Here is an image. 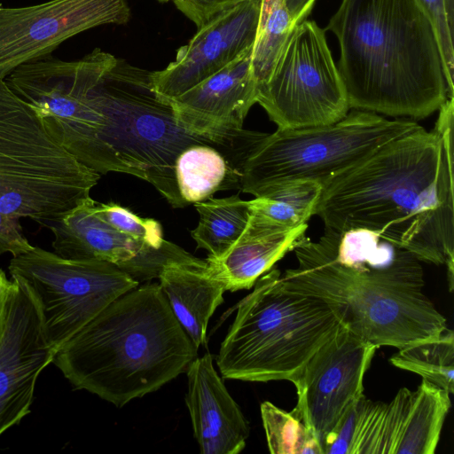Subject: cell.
Masks as SVG:
<instances>
[{"instance_id":"7","label":"cell","mask_w":454,"mask_h":454,"mask_svg":"<svg viewBox=\"0 0 454 454\" xmlns=\"http://www.w3.org/2000/svg\"><path fill=\"white\" fill-rule=\"evenodd\" d=\"M237 306L216 364L223 379L290 380L341 324L331 305L287 286L276 268Z\"/></svg>"},{"instance_id":"12","label":"cell","mask_w":454,"mask_h":454,"mask_svg":"<svg viewBox=\"0 0 454 454\" xmlns=\"http://www.w3.org/2000/svg\"><path fill=\"white\" fill-rule=\"evenodd\" d=\"M126 0H50L0 7V79L16 67L48 57L66 40L88 29L126 24Z\"/></svg>"},{"instance_id":"20","label":"cell","mask_w":454,"mask_h":454,"mask_svg":"<svg viewBox=\"0 0 454 454\" xmlns=\"http://www.w3.org/2000/svg\"><path fill=\"white\" fill-rule=\"evenodd\" d=\"M158 278L174 316L199 348L206 342L210 317L223 301L224 286L209 273L202 259L170 262Z\"/></svg>"},{"instance_id":"16","label":"cell","mask_w":454,"mask_h":454,"mask_svg":"<svg viewBox=\"0 0 454 454\" xmlns=\"http://www.w3.org/2000/svg\"><path fill=\"white\" fill-rule=\"evenodd\" d=\"M262 0H249L223 11L198 28L177 50L176 59L152 73L158 95L176 98L254 46Z\"/></svg>"},{"instance_id":"4","label":"cell","mask_w":454,"mask_h":454,"mask_svg":"<svg viewBox=\"0 0 454 454\" xmlns=\"http://www.w3.org/2000/svg\"><path fill=\"white\" fill-rule=\"evenodd\" d=\"M327 30L350 108L424 119L448 98L438 41L419 0H342Z\"/></svg>"},{"instance_id":"27","label":"cell","mask_w":454,"mask_h":454,"mask_svg":"<svg viewBox=\"0 0 454 454\" xmlns=\"http://www.w3.org/2000/svg\"><path fill=\"white\" fill-rule=\"evenodd\" d=\"M96 211L99 217L118 231L153 247L160 248L168 243L163 239L161 225L155 219L138 216L114 202H97Z\"/></svg>"},{"instance_id":"17","label":"cell","mask_w":454,"mask_h":454,"mask_svg":"<svg viewBox=\"0 0 454 454\" xmlns=\"http://www.w3.org/2000/svg\"><path fill=\"white\" fill-rule=\"evenodd\" d=\"M252 50L170 103L196 129L232 144L257 149L269 133L247 130L244 120L258 100Z\"/></svg>"},{"instance_id":"6","label":"cell","mask_w":454,"mask_h":454,"mask_svg":"<svg viewBox=\"0 0 454 454\" xmlns=\"http://www.w3.org/2000/svg\"><path fill=\"white\" fill-rule=\"evenodd\" d=\"M99 179L48 134L33 108L0 79V255L34 247L20 219L47 226L90 197Z\"/></svg>"},{"instance_id":"31","label":"cell","mask_w":454,"mask_h":454,"mask_svg":"<svg viewBox=\"0 0 454 454\" xmlns=\"http://www.w3.org/2000/svg\"><path fill=\"white\" fill-rule=\"evenodd\" d=\"M10 283L11 280L7 279L4 271L0 269V315L5 302Z\"/></svg>"},{"instance_id":"1","label":"cell","mask_w":454,"mask_h":454,"mask_svg":"<svg viewBox=\"0 0 454 454\" xmlns=\"http://www.w3.org/2000/svg\"><path fill=\"white\" fill-rule=\"evenodd\" d=\"M152 71L115 58L73 76L53 103L46 129L81 163L150 183L175 208L177 156L193 145L216 148L239 172L253 152L200 131L156 93Z\"/></svg>"},{"instance_id":"9","label":"cell","mask_w":454,"mask_h":454,"mask_svg":"<svg viewBox=\"0 0 454 454\" xmlns=\"http://www.w3.org/2000/svg\"><path fill=\"white\" fill-rule=\"evenodd\" d=\"M8 269L29 293L55 352L112 301L139 286L114 263L65 259L38 247L12 256Z\"/></svg>"},{"instance_id":"24","label":"cell","mask_w":454,"mask_h":454,"mask_svg":"<svg viewBox=\"0 0 454 454\" xmlns=\"http://www.w3.org/2000/svg\"><path fill=\"white\" fill-rule=\"evenodd\" d=\"M390 363L412 372L433 385L454 393V333L447 328L439 336L409 344L395 353Z\"/></svg>"},{"instance_id":"5","label":"cell","mask_w":454,"mask_h":454,"mask_svg":"<svg viewBox=\"0 0 454 454\" xmlns=\"http://www.w3.org/2000/svg\"><path fill=\"white\" fill-rule=\"evenodd\" d=\"M197 352L153 283L112 301L56 352L52 363L75 388L121 407L185 372Z\"/></svg>"},{"instance_id":"30","label":"cell","mask_w":454,"mask_h":454,"mask_svg":"<svg viewBox=\"0 0 454 454\" xmlns=\"http://www.w3.org/2000/svg\"><path fill=\"white\" fill-rule=\"evenodd\" d=\"M316 0H286L287 10L294 25H296L309 14Z\"/></svg>"},{"instance_id":"29","label":"cell","mask_w":454,"mask_h":454,"mask_svg":"<svg viewBox=\"0 0 454 454\" xmlns=\"http://www.w3.org/2000/svg\"><path fill=\"white\" fill-rule=\"evenodd\" d=\"M197 27L219 12L249 0H171Z\"/></svg>"},{"instance_id":"22","label":"cell","mask_w":454,"mask_h":454,"mask_svg":"<svg viewBox=\"0 0 454 454\" xmlns=\"http://www.w3.org/2000/svg\"><path fill=\"white\" fill-rule=\"evenodd\" d=\"M322 188L320 184L306 180L276 184L249 200L250 220L274 231L305 224L315 215Z\"/></svg>"},{"instance_id":"13","label":"cell","mask_w":454,"mask_h":454,"mask_svg":"<svg viewBox=\"0 0 454 454\" xmlns=\"http://www.w3.org/2000/svg\"><path fill=\"white\" fill-rule=\"evenodd\" d=\"M377 348L341 325L291 380L295 406L320 442L364 395V377Z\"/></svg>"},{"instance_id":"11","label":"cell","mask_w":454,"mask_h":454,"mask_svg":"<svg viewBox=\"0 0 454 454\" xmlns=\"http://www.w3.org/2000/svg\"><path fill=\"white\" fill-rule=\"evenodd\" d=\"M450 408V394L425 380L389 403L363 395L324 438L323 454H434Z\"/></svg>"},{"instance_id":"15","label":"cell","mask_w":454,"mask_h":454,"mask_svg":"<svg viewBox=\"0 0 454 454\" xmlns=\"http://www.w3.org/2000/svg\"><path fill=\"white\" fill-rule=\"evenodd\" d=\"M88 197L62 217L49 223L53 233L52 247L59 256L69 260H99L115 264L137 281L158 278L170 262H192L197 258L168 241L153 247L108 224Z\"/></svg>"},{"instance_id":"23","label":"cell","mask_w":454,"mask_h":454,"mask_svg":"<svg viewBox=\"0 0 454 454\" xmlns=\"http://www.w3.org/2000/svg\"><path fill=\"white\" fill-rule=\"evenodd\" d=\"M199 213L198 225L191 231L197 248L210 257L223 255L240 237L247 227L251 208L249 200L235 194L225 198H208L194 203Z\"/></svg>"},{"instance_id":"32","label":"cell","mask_w":454,"mask_h":454,"mask_svg":"<svg viewBox=\"0 0 454 454\" xmlns=\"http://www.w3.org/2000/svg\"><path fill=\"white\" fill-rule=\"evenodd\" d=\"M157 1H158V2H160V3H168V2H169L170 0H157Z\"/></svg>"},{"instance_id":"14","label":"cell","mask_w":454,"mask_h":454,"mask_svg":"<svg viewBox=\"0 0 454 454\" xmlns=\"http://www.w3.org/2000/svg\"><path fill=\"white\" fill-rule=\"evenodd\" d=\"M55 354L29 293L12 279L0 315V436L30 412L38 376Z\"/></svg>"},{"instance_id":"25","label":"cell","mask_w":454,"mask_h":454,"mask_svg":"<svg viewBox=\"0 0 454 454\" xmlns=\"http://www.w3.org/2000/svg\"><path fill=\"white\" fill-rule=\"evenodd\" d=\"M286 0H262L251 67L258 90L269 81L294 27ZM259 94V93H258Z\"/></svg>"},{"instance_id":"2","label":"cell","mask_w":454,"mask_h":454,"mask_svg":"<svg viewBox=\"0 0 454 454\" xmlns=\"http://www.w3.org/2000/svg\"><path fill=\"white\" fill-rule=\"evenodd\" d=\"M454 102L433 130L398 137L323 185L315 215L338 231L366 229L454 276Z\"/></svg>"},{"instance_id":"26","label":"cell","mask_w":454,"mask_h":454,"mask_svg":"<svg viewBox=\"0 0 454 454\" xmlns=\"http://www.w3.org/2000/svg\"><path fill=\"white\" fill-rule=\"evenodd\" d=\"M260 409L270 453L323 454L319 438L296 406L286 411L266 401Z\"/></svg>"},{"instance_id":"3","label":"cell","mask_w":454,"mask_h":454,"mask_svg":"<svg viewBox=\"0 0 454 454\" xmlns=\"http://www.w3.org/2000/svg\"><path fill=\"white\" fill-rule=\"evenodd\" d=\"M292 251L298 266L282 280L327 301L344 327L377 348H402L448 328L424 293L420 261L376 232L325 227L318 240L303 235Z\"/></svg>"},{"instance_id":"18","label":"cell","mask_w":454,"mask_h":454,"mask_svg":"<svg viewBox=\"0 0 454 454\" xmlns=\"http://www.w3.org/2000/svg\"><path fill=\"white\" fill-rule=\"evenodd\" d=\"M185 403L193 435L203 454H238L247 444L249 425L217 374L209 353L186 369Z\"/></svg>"},{"instance_id":"21","label":"cell","mask_w":454,"mask_h":454,"mask_svg":"<svg viewBox=\"0 0 454 454\" xmlns=\"http://www.w3.org/2000/svg\"><path fill=\"white\" fill-rule=\"evenodd\" d=\"M175 172L179 194L186 205L206 200L220 190L240 189L241 172L207 145L184 149L176 158Z\"/></svg>"},{"instance_id":"19","label":"cell","mask_w":454,"mask_h":454,"mask_svg":"<svg viewBox=\"0 0 454 454\" xmlns=\"http://www.w3.org/2000/svg\"><path fill=\"white\" fill-rule=\"evenodd\" d=\"M308 224L274 231L252 220L236 242L220 257L206 260L209 273L224 286L226 291L249 289L275 263L292 251L302 237Z\"/></svg>"},{"instance_id":"28","label":"cell","mask_w":454,"mask_h":454,"mask_svg":"<svg viewBox=\"0 0 454 454\" xmlns=\"http://www.w3.org/2000/svg\"><path fill=\"white\" fill-rule=\"evenodd\" d=\"M434 29L447 84L448 98H453L454 24L447 15L444 0H419Z\"/></svg>"},{"instance_id":"10","label":"cell","mask_w":454,"mask_h":454,"mask_svg":"<svg viewBox=\"0 0 454 454\" xmlns=\"http://www.w3.org/2000/svg\"><path fill=\"white\" fill-rule=\"evenodd\" d=\"M257 103L279 129L330 124L348 114L343 81L315 21L294 27Z\"/></svg>"},{"instance_id":"8","label":"cell","mask_w":454,"mask_h":454,"mask_svg":"<svg viewBox=\"0 0 454 454\" xmlns=\"http://www.w3.org/2000/svg\"><path fill=\"white\" fill-rule=\"evenodd\" d=\"M419 126L409 118L388 119L355 110L330 124L278 129L246 161L240 190L257 197L287 181H312L323 186L387 142Z\"/></svg>"}]
</instances>
